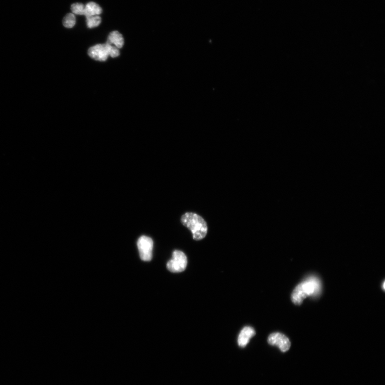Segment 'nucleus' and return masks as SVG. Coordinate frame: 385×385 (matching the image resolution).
Segmentation results:
<instances>
[{
    "label": "nucleus",
    "mask_w": 385,
    "mask_h": 385,
    "mask_svg": "<svg viewBox=\"0 0 385 385\" xmlns=\"http://www.w3.org/2000/svg\"><path fill=\"white\" fill-rule=\"evenodd\" d=\"M76 19L74 14L70 13L65 16L63 19V24L65 28L71 29L75 25Z\"/></svg>",
    "instance_id": "nucleus-10"
},
{
    "label": "nucleus",
    "mask_w": 385,
    "mask_h": 385,
    "mask_svg": "<svg viewBox=\"0 0 385 385\" xmlns=\"http://www.w3.org/2000/svg\"><path fill=\"white\" fill-rule=\"evenodd\" d=\"M74 14L79 15H84L85 6L82 3H76L73 4L71 7Z\"/></svg>",
    "instance_id": "nucleus-12"
},
{
    "label": "nucleus",
    "mask_w": 385,
    "mask_h": 385,
    "mask_svg": "<svg viewBox=\"0 0 385 385\" xmlns=\"http://www.w3.org/2000/svg\"><path fill=\"white\" fill-rule=\"evenodd\" d=\"M109 44V48H108L109 56H111L112 58H115L119 56V55H120V52H119L118 48L115 47V46H112L109 44Z\"/></svg>",
    "instance_id": "nucleus-13"
},
{
    "label": "nucleus",
    "mask_w": 385,
    "mask_h": 385,
    "mask_svg": "<svg viewBox=\"0 0 385 385\" xmlns=\"http://www.w3.org/2000/svg\"><path fill=\"white\" fill-rule=\"evenodd\" d=\"M107 43L114 45L117 48H121L124 45V41L122 35L118 31H113L108 36Z\"/></svg>",
    "instance_id": "nucleus-8"
},
{
    "label": "nucleus",
    "mask_w": 385,
    "mask_h": 385,
    "mask_svg": "<svg viewBox=\"0 0 385 385\" xmlns=\"http://www.w3.org/2000/svg\"><path fill=\"white\" fill-rule=\"evenodd\" d=\"M268 342L271 346L279 347L283 352H287L290 347L289 338L281 333L271 334L268 337Z\"/></svg>",
    "instance_id": "nucleus-5"
},
{
    "label": "nucleus",
    "mask_w": 385,
    "mask_h": 385,
    "mask_svg": "<svg viewBox=\"0 0 385 385\" xmlns=\"http://www.w3.org/2000/svg\"><path fill=\"white\" fill-rule=\"evenodd\" d=\"M137 245L142 260L147 262L151 261L154 247V242L151 239L147 236H142L139 239Z\"/></svg>",
    "instance_id": "nucleus-4"
},
{
    "label": "nucleus",
    "mask_w": 385,
    "mask_h": 385,
    "mask_svg": "<svg viewBox=\"0 0 385 385\" xmlns=\"http://www.w3.org/2000/svg\"><path fill=\"white\" fill-rule=\"evenodd\" d=\"M187 256L183 251L175 250L172 254V258L167 263V268L171 273H182L187 268Z\"/></svg>",
    "instance_id": "nucleus-3"
},
{
    "label": "nucleus",
    "mask_w": 385,
    "mask_h": 385,
    "mask_svg": "<svg viewBox=\"0 0 385 385\" xmlns=\"http://www.w3.org/2000/svg\"><path fill=\"white\" fill-rule=\"evenodd\" d=\"M182 224L190 229L195 241H200L206 236L208 226L203 218L192 212H187L181 218Z\"/></svg>",
    "instance_id": "nucleus-2"
},
{
    "label": "nucleus",
    "mask_w": 385,
    "mask_h": 385,
    "mask_svg": "<svg viewBox=\"0 0 385 385\" xmlns=\"http://www.w3.org/2000/svg\"><path fill=\"white\" fill-rule=\"evenodd\" d=\"M321 289L320 281L316 277H309L295 288L291 294V300L294 304L300 305L304 298L317 295Z\"/></svg>",
    "instance_id": "nucleus-1"
},
{
    "label": "nucleus",
    "mask_w": 385,
    "mask_h": 385,
    "mask_svg": "<svg viewBox=\"0 0 385 385\" xmlns=\"http://www.w3.org/2000/svg\"><path fill=\"white\" fill-rule=\"evenodd\" d=\"M109 44H98L93 46L88 50L89 55L93 59L98 61L103 62L107 60L109 56Z\"/></svg>",
    "instance_id": "nucleus-6"
},
{
    "label": "nucleus",
    "mask_w": 385,
    "mask_h": 385,
    "mask_svg": "<svg viewBox=\"0 0 385 385\" xmlns=\"http://www.w3.org/2000/svg\"><path fill=\"white\" fill-rule=\"evenodd\" d=\"M255 335V331L253 328L250 327H244L238 337V343L239 346L244 347L249 343L250 338Z\"/></svg>",
    "instance_id": "nucleus-7"
},
{
    "label": "nucleus",
    "mask_w": 385,
    "mask_h": 385,
    "mask_svg": "<svg viewBox=\"0 0 385 385\" xmlns=\"http://www.w3.org/2000/svg\"><path fill=\"white\" fill-rule=\"evenodd\" d=\"M101 22V18L98 16L86 17L88 27L90 29L97 27Z\"/></svg>",
    "instance_id": "nucleus-11"
},
{
    "label": "nucleus",
    "mask_w": 385,
    "mask_h": 385,
    "mask_svg": "<svg viewBox=\"0 0 385 385\" xmlns=\"http://www.w3.org/2000/svg\"><path fill=\"white\" fill-rule=\"evenodd\" d=\"M102 8L97 4L94 2L88 3L85 6L84 15L86 17L97 16L101 14Z\"/></svg>",
    "instance_id": "nucleus-9"
}]
</instances>
